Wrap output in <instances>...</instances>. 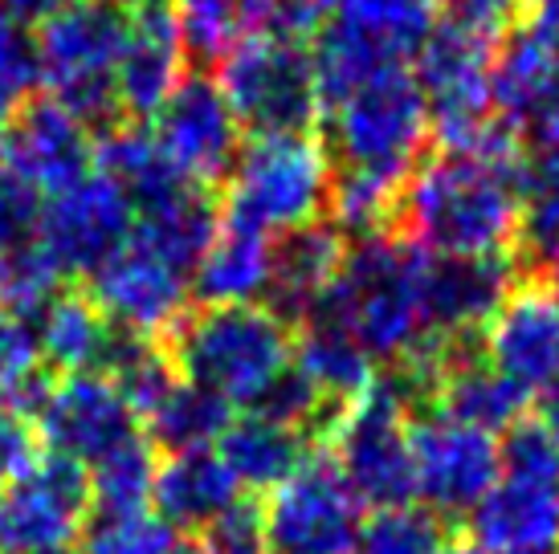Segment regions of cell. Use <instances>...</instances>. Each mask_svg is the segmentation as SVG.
Instances as JSON below:
<instances>
[{
  "mask_svg": "<svg viewBox=\"0 0 559 554\" xmlns=\"http://www.w3.org/2000/svg\"><path fill=\"white\" fill-rule=\"evenodd\" d=\"M33 461H37V441L29 420L0 404V490L21 478Z\"/></svg>",
  "mask_w": 559,
  "mask_h": 554,
  "instance_id": "7dc6e473",
  "label": "cell"
},
{
  "mask_svg": "<svg viewBox=\"0 0 559 554\" xmlns=\"http://www.w3.org/2000/svg\"><path fill=\"white\" fill-rule=\"evenodd\" d=\"M481 554H559V481L502 478L469 514Z\"/></svg>",
  "mask_w": 559,
  "mask_h": 554,
  "instance_id": "44dd1931",
  "label": "cell"
},
{
  "mask_svg": "<svg viewBox=\"0 0 559 554\" xmlns=\"http://www.w3.org/2000/svg\"><path fill=\"white\" fill-rule=\"evenodd\" d=\"M319 445L359 506H413L417 481L408 453V408L380 380L359 400L343 404Z\"/></svg>",
  "mask_w": 559,
  "mask_h": 554,
  "instance_id": "9c48e42d",
  "label": "cell"
},
{
  "mask_svg": "<svg viewBox=\"0 0 559 554\" xmlns=\"http://www.w3.org/2000/svg\"><path fill=\"white\" fill-rule=\"evenodd\" d=\"M408 453H413L417 497L445 522L474 514V506L502 481V453L495 436L457 424L441 412L413 416Z\"/></svg>",
  "mask_w": 559,
  "mask_h": 554,
  "instance_id": "30bf717a",
  "label": "cell"
},
{
  "mask_svg": "<svg viewBox=\"0 0 559 554\" xmlns=\"http://www.w3.org/2000/svg\"><path fill=\"white\" fill-rule=\"evenodd\" d=\"M131 13L115 0H74L46 21L33 41L37 77L53 103L74 110L86 127H115V70Z\"/></svg>",
  "mask_w": 559,
  "mask_h": 554,
  "instance_id": "8992f818",
  "label": "cell"
},
{
  "mask_svg": "<svg viewBox=\"0 0 559 554\" xmlns=\"http://www.w3.org/2000/svg\"><path fill=\"white\" fill-rule=\"evenodd\" d=\"M171 16L185 53L201 62H221L246 37L262 33L265 0H176Z\"/></svg>",
  "mask_w": 559,
  "mask_h": 554,
  "instance_id": "836d02e7",
  "label": "cell"
},
{
  "mask_svg": "<svg viewBox=\"0 0 559 554\" xmlns=\"http://www.w3.org/2000/svg\"><path fill=\"white\" fill-rule=\"evenodd\" d=\"M91 509V473L46 453L0 490V554H62Z\"/></svg>",
  "mask_w": 559,
  "mask_h": 554,
  "instance_id": "8fae6325",
  "label": "cell"
},
{
  "mask_svg": "<svg viewBox=\"0 0 559 554\" xmlns=\"http://www.w3.org/2000/svg\"><path fill=\"white\" fill-rule=\"evenodd\" d=\"M437 554H481V551H478V546H474L469 539H466V542H462V539H450Z\"/></svg>",
  "mask_w": 559,
  "mask_h": 554,
  "instance_id": "816d5d0a",
  "label": "cell"
},
{
  "mask_svg": "<svg viewBox=\"0 0 559 554\" xmlns=\"http://www.w3.org/2000/svg\"><path fill=\"white\" fill-rule=\"evenodd\" d=\"M295 368L314 384V392L331 404L359 400L376 384V363L356 339L326 323H302L295 339Z\"/></svg>",
  "mask_w": 559,
  "mask_h": 554,
  "instance_id": "1f68e13d",
  "label": "cell"
},
{
  "mask_svg": "<svg viewBox=\"0 0 559 554\" xmlns=\"http://www.w3.org/2000/svg\"><path fill=\"white\" fill-rule=\"evenodd\" d=\"M41 436L58 457L70 461H103L115 448L140 441V416L127 408L107 375H66L53 380L46 400L33 416Z\"/></svg>",
  "mask_w": 559,
  "mask_h": 554,
  "instance_id": "2e32d148",
  "label": "cell"
},
{
  "mask_svg": "<svg viewBox=\"0 0 559 554\" xmlns=\"http://www.w3.org/2000/svg\"><path fill=\"white\" fill-rule=\"evenodd\" d=\"M450 542V522L425 506L372 509L368 522H359V554H437Z\"/></svg>",
  "mask_w": 559,
  "mask_h": 554,
  "instance_id": "8d00e7d4",
  "label": "cell"
},
{
  "mask_svg": "<svg viewBox=\"0 0 559 554\" xmlns=\"http://www.w3.org/2000/svg\"><path fill=\"white\" fill-rule=\"evenodd\" d=\"M229 424H234V404H225L209 387L180 380L168 400L147 416V445L164 448L168 457L209 453V445H217Z\"/></svg>",
  "mask_w": 559,
  "mask_h": 554,
  "instance_id": "d6a6232c",
  "label": "cell"
},
{
  "mask_svg": "<svg viewBox=\"0 0 559 554\" xmlns=\"http://www.w3.org/2000/svg\"><path fill=\"white\" fill-rule=\"evenodd\" d=\"M74 0H0V16L13 21L16 29H41L46 21L66 13Z\"/></svg>",
  "mask_w": 559,
  "mask_h": 554,
  "instance_id": "c3c4849f",
  "label": "cell"
},
{
  "mask_svg": "<svg viewBox=\"0 0 559 554\" xmlns=\"http://www.w3.org/2000/svg\"><path fill=\"white\" fill-rule=\"evenodd\" d=\"M326 155L335 171L404 188L429 147V110L408 65L376 74L323 110Z\"/></svg>",
  "mask_w": 559,
  "mask_h": 554,
  "instance_id": "277c9868",
  "label": "cell"
},
{
  "mask_svg": "<svg viewBox=\"0 0 559 554\" xmlns=\"http://www.w3.org/2000/svg\"><path fill=\"white\" fill-rule=\"evenodd\" d=\"M559 94V58L551 53L531 21H514L495 41L490 58V98L495 119L507 131L523 135L531 119Z\"/></svg>",
  "mask_w": 559,
  "mask_h": 554,
  "instance_id": "cb8c5ba5",
  "label": "cell"
},
{
  "mask_svg": "<svg viewBox=\"0 0 559 554\" xmlns=\"http://www.w3.org/2000/svg\"><path fill=\"white\" fill-rule=\"evenodd\" d=\"M37 339L21 318L0 310V404L16 416H33L49 392V375L37 371Z\"/></svg>",
  "mask_w": 559,
  "mask_h": 554,
  "instance_id": "74e56055",
  "label": "cell"
},
{
  "mask_svg": "<svg viewBox=\"0 0 559 554\" xmlns=\"http://www.w3.org/2000/svg\"><path fill=\"white\" fill-rule=\"evenodd\" d=\"M425 265L420 253L401 232H372L347 241L343 265L326 286L307 323H326L356 339L372 363H401L429 342L425 330Z\"/></svg>",
  "mask_w": 559,
  "mask_h": 554,
  "instance_id": "7a4b0ae2",
  "label": "cell"
},
{
  "mask_svg": "<svg viewBox=\"0 0 559 554\" xmlns=\"http://www.w3.org/2000/svg\"><path fill=\"white\" fill-rule=\"evenodd\" d=\"M176 530L159 514H98L82 534V554H176Z\"/></svg>",
  "mask_w": 559,
  "mask_h": 554,
  "instance_id": "ab89813d",
  "label": "cell"
},
{
  "mask_svg": "<svg viewBox=\"0 0 559 554\" xmlns=\"http://www.w3.org/2000/svg\"><path fill=\"white\" fill-rule=\"evenodd\" d=\"M544 281H547V286H551V290L559 293V257H556V262H551V269H547V274H544Z\"/></svg>",
  "mask_w": 559,
  "mask_h": 554,
  "instance_id": "db71d44e",
  "label": "cell"
},
{
  "mask_svg": "<svg viewBox=\"0 0 559 554\" xmlns=\"http://www.w3.org/2000/svg\"><path fill=\"white\" fill-rule=\"evenodd\" d=\"M523 204L519 135L502 127L478 152L420 159L401 188L392 232L429 257H511Z\"/></svg>",
  "mask_w": 559,
  "mask_h": 554,
  "instance_id": "6da1fadb",
  "label": "cell"
},
{
  "mask_svg": "<svg viewBox=\"0 0 559 554\" xmlns=\"http://www.w3.org/2000/svg\"><path fill=\"white\" fill-rule=\"evenodd\" d=\"M490 58L495 37L437 21L408 65L429 110V135L445 152H478L502 131L490 98Z\"/></svg>",
  "mask_w": 559,
  "mask_h": 554,
  "instance_id": "52a82bcc",
  "label": "cell"
},
{
  "mask_svg": "<svg viewBox=\"0 0 559 554\" xmlns=\"http://www.w3.org/2000/svg\"><path fill=\"white\" fill-rule=\"evenodd\" d=\"M37 354L62 375H98L110 363V351L119 342V330L103 310L94 306L91 293L66 290L58 293L41 318H37Z\"/></svg>",
  "mask_w": 559,
  "mask_h": 554,
  "instance_id": "484cf974",
  "label": "cell"
},
{
  "mask_svg": "<svg viewBox=\"0 0 559 554\" xmlns=\"http://www.w3.org/2000/svg\"><path fill=\"white\" fill-rule=\"evenodd\" d=\"M326 4H335V0H326Z\"/></svg>",
  "mask_w": 559,
  "mask_h": 554,
  "instance_id": "9f6ffc18",
  "label": "cell"
},
{
  "mask_svg": "<svg viewBox=\"0 0 559 554\" xmlns=\"http://www.w3.org/2000/svg\"><path fill=\"white\" fill-rule=\"evenodd\" d=\"M331 188L335 164L314 135L253 138L229 171L225 225L262 232L274 241L323 220L331 208Z\"/></svg>",
  "mask_w": 559,
  "mask_h": 554,
  "instance_id": "5b68a950",
  "label": "cell"
},
{
  "mask_svg": "<svg viewBox=\"0 0 559 554\" xmlns=\"http://www.w3.org/2000/svg\"><path fill=\"white\" fill-rule=\"evenodd\" d=\"M274 241L262 232L221 225L209 253L192 269V293L204 306H258L270 290Z\"/></svg>",
  "mask_w": 559,
  "mask_h": 554,
  "instance_id": "f1b7e54d",
  "label": "cell"
},
{
  "mask_svg": "<svg viewBox=\"0 0 559 554\" xmlns=\"http://www.w3.org/2000/svg\"><path fill=\"white\" fill-rule=\"evenodd\" d=\"M343 253H347V237L326 216L278 237L274 241V265H270L265 310H274L286 326H302L311 318V310L319 306L326 286L340 274Z\"/></svg>",
  "mask_w": 559,
  "mask_h": 554,
  "instance_id": "603a6c76",
  "label": "cell"
},
{
  "mask_svg": "<svg viewBox=\"0 0 559 554\" xmlns=\"http://www.w3.org/2000/svg\"><path fill=\"white\" fill-rule=\"evenodd\" d=\"M168 354L188 384L253 408L295 363V335L265 306H201L176 323Z\"/></svg>",
  "mask_w": 559,
  "mask_h": 554,
  "instance_id": "3957f363",
  "label": "cell"
},
{
  "mask_svg": "<svg viewBox=\"0 0 559 554\" xmlns=\"http://www.w3.org/2000/svg\"><path fill=\"white\" fill-rule=\"evenodd\" d=\"M185 82V41L171 9H140L127 25L115 70V107L131 119H156L171 91Z\"/></svg>",
  "mask_w": 559,
  "mask_h": 554,
  "instance_id": "7402d4cb",
  "label": "cell"
},
{
  "mask_svg": "<svg viewBox=\"0 0 559 554\" xmlns=\"http://www.w3.org/2000/svg\"><path fill=\"white\" fill-rule=\"evenodd\" d=\"M131 204L107 176H82L79 184L49 196L37 220V249L58 274H94L131 237Z\"/></svg>",
  "mask_w": 559,
  "mask_h": 554,
  "instance_id": "9a60e30c",
  "label": "cell"
},
{
  "mask_svg": "<svg viewBox=\"0 0 559 554\" xmlns=\"http://www.w3.org/2000/svg\"><path fill=\"white\" fill-rule=\"evenodd\" d=\"M156 457L147 436L131 441V445L107 453L103 461H94L91 473V502L98 514H140L152 502V485H156Z\"/></svg>",
  "mask_w": 559,
  "mask_h": 554,
  "instance_id": "d590c367",
  "label": "cell"
},
{
  "mask_svg": "<svg viewBox=\"0 0 559 554\" xmlns=\"http://www.w3.org/2000/svg\"><path fill=\"white\" fill-rule=\"evenodd\" d=\"M107 380L135 416H152L171 396V387L180 384L168 347L135 335H119L107 363Z\"/></svg>",
  "mask_w": 559,
  "mask_h": 554,
  "instance_id": "e575fe53",
  "label": "cell"
},
{
  "mask_svg": "<svg viewBox=\"0 0 559 554\" xmlns=\"http://www.w3.org/2000/svg\"><path fill=\"white\" fill-rule=\"evenodd\" d=\"M33 82H37L33 41L25 37V29L0 16V138L16 119V110L29 103Z\"/></svg>",
  "mask_w": 559,
  "mask_h": 554,
  "instance_id": "7bdbcfd3",
  "label": "cell"
},
{
  "mask_svg": "<svg viewBox=\"0 0 559 554\" xmlns=\"http://www.w3.org/2000/svg\"><path fill=\"white\" fill-rule=\"evenodd\" d=\"M535 420L556 436V445H559V384L551 387V392H544V400H539V416H535Z\"/></svg>",
  "mask_w": 559,
  "mask_h": 554,
  "instance_id": "f907efd6",
  "label": "cell"
},
{
  "mask_svg": "<svg viewBox=\"0 0 559 554\" xmlns=\"http://www.w3.org/2000/svg\"><path fill=\"white\" fill-rule=\"evenodd\" d=\"M41 220V196L0 155V253L29 245Z\"/></svg>",
  "mask_w": 559,
  "mask_h": 554,
  "instance_id": "f6af8a7d",
  "label": "cell"
},
{
  "mask_svg": "<svg viewBox=\"0 0 559 554\" xmlns=\"http://www.w3.org/2000/svg\"><path fill=\"white\" fill-rule=\"evenodd\" d=\"M326 21L408 65L437 29V9L433 0H335Z\"/></svg>",
  "mask_w": 559,
  "mask_h": 554,
  "instance_id": "4dcf8cb0",
  "label": "cell"
},
{
  "mask_svg": "<svg viewBox=\"0 0 559 554\" xmlns=\"http://www.w3.org/2000/svg\"><path fill=\"white\" fill-rule=\"evenodd\" d=\"M62 554H70V551H62Z\"/></svg>",
  "mask_w": 559,
  "mask_h": 554,
  "instance_id": "6f0895ef",
  "label": "cell"
},
{
  "mask_svg": "<svg viewBox=\"0 0 559 554\" xmlns=\"http://www.w3.org/2000/svg\"><path fill=\"white\" fill-rule=\"evenodd\" d=\"M58 269L46 253L37 249V241L21 249H9L0 253V310H9L13 318H41V310L58 298Z\"/></svg>",
  "mask_w": 559,
  "mask_h": 554,
  "instance_id": "f35d334b",
  "label": "cell"
},
{
  "mask_svg": "<svg viewBox=\"0 0 559 554\" xmlns=\"http://www.w3.org/2000/svg\"><path fill=\"white\" fill-rule=\"evenodd\" d=\"M481 351L523 392L559 384V293L544 277L519 281L481 330Z\"/></svg>",
  "mask_w": 559,
  "mask_h": 554,
  "instance_id": "e0dca14e",
  "label": "cell"
},
{
  "mask_svg": "<svg viewBox=\"0 0 559 554\" xmlns=\"http://www.w3.org/2000/svg\"><path fill=\"white\" fill-rule=\"evenodd\" d=\"M527 404L531 392L511 384L486 359L481 335L441 339V375H437L433 412L495 436V432H511L519 420H527Z\"/></svg>",
  "mask_w": 559,
  "mask_h": 554,
  "instance_id": "ffe728a7",
  "label": "cell"
},
{
  "mask_svg": "<svg viewBox=\"0 0 559 554\" xmlns=\"http://www.w3.org/2000/svg\"><path fill=\"white\" fill-rule=\"evenodd\" d=\"M527 21L539 29V37H544L547 46H551V53L559 58V0H535Z\"/></svg>",
  "mask_w": 559,
  "mask_h": 554,
  "instance_id": "681fc988",
  "label": "cell"
},
{
  "mask_svg": "<svg viewBox=\"0 0 559 554\" xmlns=\"http://www.w3.org/2000/svg\"><path fill=\"white\" fill-rule=\"evenodd\" d=\"M152 135L171 168L197 188L229 180L241 155V123L225 103L217 77L204 74H185V82L159 107Z\"/></svg>",
  "mask_w": 559,
  "mask_h": 554,
  "instance_id": "5bb4252c",
  "label": "cell"
},
{
  "mask_svg": "<svg viewBox=\"0 0 559 554\" xmlns=\"http://www.w3.org/2000/svg\"><path fill=\"white\" fill-rule=\"evenodd\" d=\"M519 286L514 257H429L425 265V330L429 339L481 335Z\"/></svg>",
  "mask_w": 559,
  "mask_h": 554,
  "instance_id": "d6986e66",
  "label": "cell"
},
{
  "mask_svg": "<svg viewBox=\"0 0 559 554\" xmlns=\"http://www.w3.org/2000/svg\"><path fill=\"white\" fill-rule=\"evenodd\" d=\"M311 436L265 416H241L217 441V457L237 478L241 490H278L311 461Z\"/></svg>",
  "mask_w": 559,
  "mask_h": 554,
  "instance_id": "4316f807",
  "label": "cell"
},
{
  "mask_svg": "<svg viewBox=\"0 0 559 554\" xmlns=\"http://www.w3.org/2000/svg\"><path fill=\"white\" fill-rule=\"evenodd\" d=\"M115 4H123V9H159L164 0H115Z\"/></svg>",
  "mask_w": 559,
  "mask_h": 554,
  "instance_id": "f5cc1de1",
  "label": "cell"
},
{
  "mask_svg": "<svg viewBox=\"0 0 559 554\" xmlns=\"http://www.w3.org/2000/svg\"><path fill=\"white\" fill-rule=\"evenodd\" d=\"M519 4L523 0H433V9L441 13L445 25L481 33V37H495V41L519 21Z\"/></svg>",
  "mask_w": 559,
  "mask_h": 554,
  "instance_id": "bcb514c9",
  "label": "cell"
},
{
  "mask_svg": "<svg viewBox=\"0 0 559 554\" xmlns=\"http://www.w3.org/2000/svg\"><path fill=\"white\" fill-rule=\"evenodd\" d=\"M217 86L253 138L311 135L323 119L311 49L282 37H246L221 58Z\"/></svg>",
  "mask_w": 559,
  "mask_h": 554,
  "instance_id": "ba28073f",
  "label": "cell"
},
{
  "mask_svg": "<svg viewBox=\"0 0 559 554\" xmlns=\"http://www.w3.org/2000/svg\"><path fill=\"white\" fill-rule=\"evenodd\" d=\"M197 554H265V518L258 502H234L201 530Z\"/></svg>",
  "mask_w": 559,
  "mask_h": 554,
  "instance_id": "ee69618b",
  "label": "cell"
},
{
  "mask_svg": "<svg viewBox=\"0 0 559 554\" xmlns=\"http://www.w3.org/2000/svg\"><path fill=\"white\" fill-rule=\"evenodd\" d=\"M221 232V213L217 201L204 188H185L180 196L164 201L159 208L140 213V220L131 225V237L159 253L168 265H176L180 274L192 277V269L201 265V257L209 253L213 237Z\"/></svg>",
  "mask_w": 559,
  "mask_h": 554,
  "instance_id": "f546056e",
  "label": "cell"
},
{
  "mask_svg": "<svg viewBox=\"0 0 559 554\" xmlns=\"http://www.w3.org/2000/svg\"><path fill=\"white\" fill-rule=\"evenodd\" d=\"M0 155L37 196H58L70 184H79L82 176H91L94 138L74 110H66L53 98H33L9 123Z\"/></svg>",
  "mask_w": 559,
  "mask_h": 554,
  "instance_id": "ac0fdd59",
  "label": "cell"
},
{
  "mask_svg": "<svg viewBox=\"0 0 559 554\" xmlns=\"http://www.w3.org/2000/svg\"><path fill=\"white\" fill-rule=\"evenodd\" d=\"M531 4H535V0H531Z\"/></svg>",
  "mask_w": 559,
  "mask_h": 554,
  "instance_id": "680465c9",
  "label": "cell"
},
{
  "mask_svg": "<svg viewBox=\"0 0 559 554\" xmlns=\"http://www.w3.org/2000/svg\"><path fill=\"white\" fill-rule=\"evenodd\" d=\"M176 554H197V546H180Z\"/></svg>",
  "mask_w": 559,
  "mask_h": 554,
  "instance_id": "11a10c76",
  "label": "cell"
},
{
  "mask_svg": "<svg viewBox=\"0 0 559 554\" xmlns=\"http://www.w3.org/2000/svg\"><path fill=\"white\" fill-rule=\"evenodd\" d=\"M152 502L159 506V518L171 530L176 526L204 530L234 502H241V485L217 453H180V457H168L156 469Z\"/></svg>",
  "mask_w": 559,
  "mask_h": 554,
  "instance_id": "83f0119b",
  "label": "cell"
},
{
  "mask_svg": "<svg viewBox=\"0 0 559 554\" xmlns=\"http://www.w3.org/2000/svg\"><path fill=\"white\" fill-rule=\"evenodd\" d=\"M498 453H502V478L559 481V445L535 416L519 420L498 445Z\"/></svg>",
  "mask_w": 559,
  "mask_h": 554,
  "instance_id": "b9f144b4",
  "label": "cell"
},
{
  "mask_svg": "<svg viewBox=\"0 0 559 554\" xmlns=\"http://www.w3.org/2000/svg\"><path fill=\"white\" fill-rule=\"evenodd\" d=\"M523 196H559V94L519 135Z\"/></svg>",
  "mask_w": 559,
  "mask_h": 554,
  "instance_id": "60d3db41",
  "label": "cell"
},
{
  "mask_svg": "<svg viewBox=\"0 0 559 554\" xmlns=\"http://www.w3.org/2000/svg\"><path fill=\"white\" fill-rule=\"evenodd\" d=\"M265 518V554H352L359 539V502L335 461L319 453L278 485Z\"/></svg>",
  "mask_w": 559,
  "mask_h": 554,
  "instance_id": "7c38bea8",
  "label": "cell"
},
{
  "mask_svg": "<svg viewBox=\"0 0 559 554\" xmlns=\"http://www.w3.org/2000/svg\"><path fill=\"white\" fill-rule=\"evenodd\" d=\"M94 171L107 176L135 213L159 208L164 201L192 188L168 164V155L159 152L156 135L143 131L140 123H115L103 131V138L94 143Z\"/></svg>",
  "mask_w": 559,
  "mask_h": 554,
  "instance_id": "d4e9b609",
  "label": "cell"
},
{
  "mask_svg": "<svg viewBox=\"0 0 559 554\" xmlns=\"http://www.w3.org/2000/svg\"><path fill=\"white\" fill-rule=\"evenodd\" d=\"M91 298L115 330L123 326V335L159 342L188 314V274L127 237L91 274Z\"/></svg>",
  "mask_w": 559,
  "mask_h": 554,
  "instance_id": "4fadbf2b",
  "label": "cell"
}]
</instances>
